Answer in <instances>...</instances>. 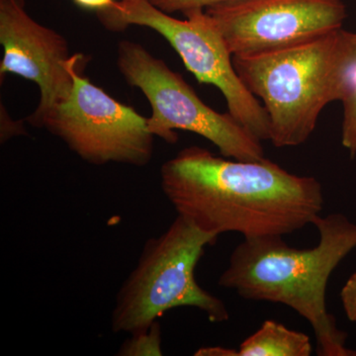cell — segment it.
<instances>
[{
    "label": "cell",
    "mask_w": 356,
    "mask_h": 356,
    "mask_svg": "<svg viewBox=\"0 0 356 356\" xmlns=\"http://www.w3.org/2000/svg\"><path fill=\"white\" fill-rule=\"evenodd\" d=\"M165 197L194 227L219 236H283L312 224L324 208L322 184L277 163L220 158L191 146L161 168Z\"/></svg>",
    "instance_id": "obj_1"
},
{
    "label": "cell",
    "mask_w": 356,
    "mask_h": 356,
    "mask_svg": "<svg viewBox=\"0 0 356 356\" xmlns=\"http://www.w3.org/2000/svg\"><path fill=\"white\" fill-rule=\"evenodd\" d=\"M312 224L320 236L315 248L289 247L277 236L245 238L232 252L219 285L242 298L293 309L315 332L318 355L356 356L325 303L330 276L356 248V224L339 213L318 215Z\"/></svg>",
    "instance_id": "obj_2"
},
{
    "label": "cell",
    "mask_w": 356,
    "mask_h": 356,
    "mask_svg": "<svg viewBox=\"0 0 356 356\" xmlns=\"http://www.w3.org/2000/svg\"><path fill=\"white\" fill-rule=\"evenodd\" d=\"M248 90L262 102L276 147L310 138L329 103L341 102L356 74V32L337 29L277 50L234 56Z\"/></svg>",
    "instance_id": "obj_3"
},
{
    "label": "cell",
    "mask_w": 356,
    "mask_h": 356,
    "mask_svg": "<svg viewBox=\"0 0 356 356\" xmlns=\"http://www.w3.org/2000/svg\"><path fill=\"white\" fill-rule=\"evenodd\" d=\"M217 238L177 216L165 233L147 241L137 266L117 294L112 331H145L166 312L180 307L202 311L210 322H227L226 304L203 289L195 278L205 248Z\"/></svg>",
    "instance_id": "obj_4"
},
{
    "label": "cell",
    "mask_w": 356,
    "mask_h": 356,
    "mask_svg": "<svg viewBox=\"0 0 356 356\" xmlns=\"http://www.w3.org/2000/svg\"><path fill=\"white\" fill-rule=\"evenodd\" d=\"M177 19L149 0H116L111 8L98 13V19L110 31L142 26L158 32L200 83L216 86L229 112L257 139L270 140V120L264 105L243 83L234 67L233 55L214 20L205 9L194 8Z\"/></svg>",
    "instance_id": "obj_5"
},
{
    "label": "cell",
    "mask_w": 356,
    "mask_h": 356,
    "mask_svg": "<svg viewBox=\"0 0 356 356\" xmlns=\"http://www.w3.org/2000/svg\"><path fill=\"white\" fill-rule=\"evenodd\" d=\"M117 65L130 86L139 88L152 107L147 128L154 137L175 144L177 130L205 138L225 158L240 161L266 159L261 140L232 114L219 113L200 99L184 77L142 44L123 40L118 44Z\"/></svg>",
    "instance_id": "obj_6"
},
{
    "label": "cell",
    "mask_w": 356,
    "mask_h": 356,
    "mask_svg": "<svg viewBox=\"0 0 356 356\" xmlns=\"http://www.w3.org/2000/svg\"><path fill=\"white\" fill-rule=\"evenodd\" d=\"M72 77L70 95L36 127L57 136L91 165H147L153 158L154 140L147 118L81 76L79 67Z\"/></svg>",
    "instance_id": "obj_7"
},
{
    "label": "cell",
    "mask_w": 356,
    "mask_h": 356,
    "mask_svg": "<svg viewBox=\"0 0 356 356\" xmlns=\"http://www.w3.org/2000/svg\"><path fill=\"white\" fill-rule=\"evenodd\" d=\"M205 11L233 57L318 38L341 29L348 17L343 0H234Z\"/></svg>",
    "instance_id": "obj_8"
},
{
    "label": "cell",
    "mask_w": 356,
    "mask_h": 356,
    "mask_svg": "<svg viewBox=\"0 0 356 356\" xmlns=\"http://www.w3.org/2000/svg\"><path fill=\"white\" fill-rule=\"evenodd\" d=\"M0 44L3 48L1 76L15 74L38 86L39 105L28 118L37 126L70 95L72 72L83 56L70 55L64 36L33 19L24 0H0Z\"/></svg>",
    "instance_id": "obj_9"
},
{
    "label": "cell",
    "mask_w": 356,
    "mask_h": 356,
    "mask_svg": "<svg viewBox=\"0 0 356 356\" xmlns=\"http://www.w3.org/2000/svg\"><path fill=\"white\" fill-rule=\"evenodd\" d=\"M312 353L313 346L307 334L267 320L243 341L236 356H310Z\"/></svg>",
    "instance_id": "obj_10"
},
{
    "label": "cell",
    "mask_w": 356,
    "mask_h": 356,
    "mask_svg": "<svg viewBox=\"0 0 356 356\" xmlns=\"http://www.w3.org/2000/svg\"><path fill=\"white\" fill-rule=\"evenodd\" d=\"M161 327L154 323L145 331L132 334V337L122 344L118 355H161Z\"/></svg>",
    "instance_id": "obj_11"
},
{
    "label": "cell",
    "mask_w": 356,
    "mask_h": 356,
    "mask_svg": "<svg viewBox=\"0 0 356 356\" xmlns=\"http://www.w3.org/2000/svg\"><path fill=\"white\" fill-rule=\"evenodd\" d=\"M341 103L343 107L341 144L353 158L356 154V74Z\"/></svg>",
    "instance_id": "obj_12"
},
{
    "label": "cell",
    "mask_w": 356,
    "mask_h": 356,
    "mask_svg": "<svg viewBox=\"0 0 356 356\" xmlns=\"http://www.w3.org/2000/svg\"><path fill=\"white\" fill-rule=\"evenodd\" d=\"M154 6L168 14L184 13L194 8H207V7L234 1V0H149Z\"/></svg>",
    "instance_id": "obj_13"
},
{
    "label": "cell",
    "mask_w": 356,
    "mask_h": 356,
    "mask_svg": "<svg viewBox=\"0 0 356 356\" xmlns=\"http://www.w3.org/2000/svg\"><path fill=\"white\" fill-rule=\"evenodd\" d=\"M341 302L346 317L356 323V273L348 278L341 292Z\"/></svg>",
    "instance_id": "obj_14"
},
{
    "label": "cell",
    "mask_w": 356,
    "mask_h": 356,
    "mask_svg": "<svg viewBox=\"0 0 356 356\" xmlns=\"http://www.w3.org/2000/svg\"><path fill=\"white\" fill-rule=\"evenodd\" d=\"M74 1L77 6L96 10L97 13L111 8L116 3V0H74Z\"/></svg>",
    "instance_id": "obj_15"
},
{
    "label": "cell",
    "mask_w": 356,
    "mask_h": 356,
    "mask_svg": "<svg viewBox=\"0 0 356 356\" xmlns=\"http://www.w3.org/2000/svg\"><path fill=\"white\" fill-rule=\"evenodd\" d=\"M238 350H229V348L215 346V348H204L199 350L195 355L201 356H236Z\"/></svg>",
    "instance_id": "obj_16"
}]
</instances>
